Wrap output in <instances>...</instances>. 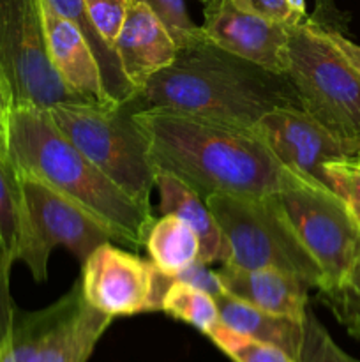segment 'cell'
Returning a JSON list of instances; mask_svg holds the SVG:
<instances>
[{
    "label": "cell",
    "mask_w": 360,
    "mask_h": 362,
    "mask_svg": "<svg viewBox=\"0 0 360 362\" xmlns=\"http://www.w3.org/2000/svg\"><path fill=\"white\" fill-rule=\"evenodd\" d=\"M208 338L233 362H296L277 346L256 341L249 336L226 327L224 324H219Z\"/></svg>",
    "instance_id": "obj_25"
},
{
    "label": "cell",
    "mask_w": 360,
    "mask_h": 362,
    "mask_svg": "<svg viewBox=\"0 0 360 362\" xmlns=\"http://www.w3.org/2000/svg\"><path fill=\"white\" fill-rule=\"evenodd\" d=\"M321 303L352 338L360 341V260L339 285L318 290Z\"/></svg>",
    "instance_id": "obj_24"
},
{
    "label": "cell",
    "mask_w": 360,
    "mask_h": 362,
    "mask_svg": "<svg viewBox=\"0 0 360 362\" xmlns=\"http://www.w3.org/2000/svg\"><path fill=\"white\" fill-rule=\"evenodd\" d=\"M226 293L274 315L304 320L311 286L296 276L275 269H239L224 265L217 271Z\"/></svg>",
    "instance_id": "obj_16"
},
{
    "label": "cell",
    "mask_w": 360,
    "mask_h": 362,
    "mask_svg": "<svg viewBox=\"0 0 360 362\" xmlns=\"http://www.w3.org/2000/svg\"><path fill=\"white\" fill-rule=\"evenodd\" d=\"M277 197L299 239L321 269L323 281L318 290L339 285L360 260V226L342 198L313 182Z\"/></svg>",
    "instance_id": "obj_9"
},
{
    "label": "cell",
    "mask_w": 360,
    "mask_h": 362,
    "mask_svg": "<svg viewBox=\"0 0 360 362\" xmlns=\"http://www.w3.org/2000/svg\"><path fill=\"white\" fill-rule=\"evenodd\" d=\"M355 161H359V163H360V154H359V156H356V159H355Z\"/></svg>",
    "instance_id": "obj_38"
},
{
    "label": "cell",
    "mask_w": 360,
    "mask_h": 362,
    "mask_svg": "<svg viewBox=\"0 0 360 362\" xmlns=\"http://www.w3.org/2000/svg\"><path fill=\"white\" fill-rule=\"evenodd\" d=\"M131 4L133 0H85V7H87L92 25L99 32L102 41L112 49Z\"/></svg>",
    "instance_id": "obj_29"
},
{
    "label": "cell",
    "mask_w": 360,
    "mask_h": 362,
    "mask_svg": "<svg viewBox=\"0 0 360 362\" xmlns=\"http://www.w3.org/2000/svg\"><path fill=\"white\" fill-rule=\"evenodd\" d=\"M201 2H203V6H205V4H212V2H217V0H201Z\"/></svg>",
    "instance_id": "obj_37"
},
{
    "label": "cell",
    "mask_w": 360,
    "mask_h": 362,
    "mask_svg": "<svg viewBox=\"0 0 360 362\" xmlns=\"http://www.w3.org/2000/svg\"><path fill=\"white\" fill-rule=\"evenodd\" d=\"M80 283L85 300L115 318L161 311L169 276L159 272L152 262L108 240L83 262Z\"/></svg>",
    "instance_id": "obj_10"
},
{
    "label": "cell",
    "mask_w": 360,
    "mask_h": 362,
    "mask_svg": "<svg viewBox=\"0 0 360 362\" xmlns=\"http://www.w3.org/2000/svg\"><path fill=\"white\" fill-rule=\"evenodd\" d=\"M292 80L304 112L325 127L352 159L360 154V74L314 18L293 23L286 48Z\"/></svg>",
    "instance_id": "obj_4"
},
{
    "label": "cell",
    "mask_w": 360,
    "mask_h": 362,
    "mask_svg": "<svg viewBox=\"0 0 360 362\" xmlns=\"http://www.w3.org/2000/svg\"><path fill=\"white\" fill-rule=\"evenodd\" d=\"M41 9L49 59L60 78L88 101L113 103L106 95L99 64L80 28L60 16L46 0H41Z\"/></svg>",
    "instance_id": "obj_15"
},
{
    "label": "cell",
    "mask_w": 360,
    "mask_h": 362,
    "mask_svg": "<svg viewBox=\"0 0 360 362\" xmlns=\"http://www.w3.org/2000/svg\"><path fill=\"white\" fill-rule=\"evenodd\" d=\"M134 119L147 134L155 168L175 175L203 200L212 194L267 197L311 182L286 168L253 129L162 108L134 110Z\"/></svg>",
    "instance_id": "obj_1"
},
{
    "label": "cell",
    "mask_w": 360,
    "mask_h": 362,
    "mask_svg": "<svg viewBox=\"0 0 360 362\" xmlns=\"http://www.w3.org/2000/svg\"><path fill=\"white\" fill-rule=\"evenodd\" d=\"M120 67L136 92L175 60V41L164 25L140 0H133L113 42Z\"/></svg>",
    "instance_id": "obj_14"
},
{
    "label": "cell",
    "mask_w": 360,
    "mask_h": 362,
    "mask_svg": "<svg viewBox=\"0 0 360 362\" xmlns=\"http://www.w3.org/2000/svg\"><path fill=\"white\" fill-rule=\"evenodd\" d=\"M173 281L186 283V285L194 286V288L201 290V292L208 293L212 297H217L221 293H224V288L221 285V279H219L217 272L210 271L208 264H205L203 260L196 258L191 265H187L184 271H180L179 274L172 276Z\"/></svg>",
    "instance_id": "obj_30"
},
{
    "label": "cell",
    "mask_w": 360,
    "mask_h": 362,
    "mask_svg": "<svg viewBox=\"0 0 360 362\" xmlns=\"http://www.w3.org/2000/svg\"><path fill=\"white\" fill-rule=\"evenodd\" d=\"M330 189L337 193L360 226V163L355 159H342L325 165Z\"/></svg>",
    "instance_id": "obj_28"
},
{
    "label": "cell",
    "mask_w": 360,
    "mask_h": 362,
    "mask_svg": "<svg viewBox=\"0 0 360 362\" xmlns=\"http://www.w3.org/2000/svg\"><path fill=\"white\" fill-rule=\"evenodd\" d=\"M155 187L159 191V212L175 214L194 230L200 239V260L205 264L222 262L229 257V246L214 214L203 198L169 172L155 168Z\"/></svg>",
    "instance_id": "obj_17"
},
{
    "label": "cell",
    "mask_w": 360,
    "mask_h": 362,
    "mask_svg": "<svg viewBox=\"0 0 360 362\" xmlns=\"http://www.w3.org/2000/svg\"><path fill=\"white\" fill-rule=\"evenodd\" d=\"M253 131L286 168L328 189L325 165L352 159L346 148L304 110H274L261 117Z\"/></svg>",
    "instance_id": "obj_11"
},
{
    "label": "cell",
    "mask_w": 360,
    "mask_h": 362,
    "mask_svg": "<svg viewBox=\"0 0 360 362\" xmlns=\"http://www.w3.org/2000/svg\"><path fill=\"white\" fill-rule=\"evenodd\" d=\"M140 2H143L164 25L179 49L194 45L205 37L201 25L198 27L191 21L186 0H140Z\"/></svg>",
    "instance_id": "obj_26"
},
{
    "label": "cell",
    "mask_w": 360,
    "mask_h": 362,
    "mask_svg": "<svg viewBox=\"0 0 360 362\" xmlns=\"http://www.w3.org/2000/svg\"><path fill=\"white\" fill-rule=\"evenodd\" d=\"M346 362H360V361L355 359V357H352V356H349V354H348V359H346Z\"/></svg>",
    "instance_id": "obj_36"
},
{
    "label": "cell",
    "mask_w": 360,
    "mask_h": 362,
    "mask_svg": "<svg viewBox=\"0 0 360 362\" xmlns=\"http://www.w3.org/2000/svg\"><path fill=\"white\" fill-rule=\"evenodd\" d=\"M23 198V232L18 260L25 262L32 278H48V260L53 247L64 246L80 262L101 244L116 243L115 233L94 212L73 198L59 193L42 180L16 173Z\"/></svg>",
    "instance_id": "obj_8"
},
{
    "label": "cell",
    "mask_w": 360,
    "mask_h": 362,
    "mask_svg": "<svg viewBox=\"0 0 360 362\" xmlns=\"http://www.w3.org/2000/svg\"><path fill=\"white\" fill-rule=\"evenodd\" d=\"M129 103L136 112L172 110L240 129H253L274 110H304L288 74L233 55L207 35L180 48L175 60L155 73Z\"/></svg>",
    "instance_id": "obj_2"
},
{
    "label": "cell",
    "mask_w": 360,
    "mask_h": 362,
    "mask_svg": "<svg viewBox=\"0 0 360 362\" xmlns=\"http://www.w3.org/2000/svg\"><path fill=\"white\" fill-rule=\"evenodd\" d=\"M229 246L224 265L239 269H275L320 288L316 260L296 235L277 193L267 197L212 194L205 200Z\"/></svg>",
    "instance_id": "obj_6"
},
{
    "label": "cell",
    "mask_w": 360,
    "mask_h": 362,
    "mask_svg": "<svg viewBox=\"0 0 360 362\" xmlns=\"http://www.w3.org/2000/svg\"><path fill=\"white\" fill-rule=\"evenodd\" d=\"M55 306L32 313H18L13 331L0 349V362H34L42 338L53 320Z\"/></svg>",
    "instance_id": "obj_23"
},
{
    "label": "cell",
    "mask_w": 360,
    "mask_h": 362,
    "mask_svg": "<svg viewBox=\"0 0 360 362\" xmlns=\"http://www.w3.org/2000/svg\"><path fill=\"white\" fill-rule=\"evenodd\" d=\"M143 246L154 267L169 278L200 258V239L194 230L175 214H164L155 219Z\"/></svg>",
    "instance_id": "obj_19"
},
{
    "label": "cell",
    "mask_w": 360,
    "mask_h": 362,
    "mask_svg": "<svg viewBox=\"0 0 360 362\" xmlns=\"http://www.w3.org/2000/svg\"><path fill=\"white\" fill-rule=\"evenodd\" d=\"M289 7H292V11L295 13V16L299 18V20H304V18L307 16L306 14V0H288Z\"/></svg>",
    "instance_id": "obj_35"
},
{
    "label": "cell",
    "mask_w": 360,
    "mask_h": 362,
    "mask_svg": "<svg viewBox=\"0 0 360 362\" xmlns=\"http://www.w3.org/2000/svg\"><path fill=\"white\" fill-rule=\"evenodd\" d=\"M214 299L221 324L256 341L277 346L299 362L304 339V320L258 310L226 292Z\"/></svg>",
    "instance_id": "obj_18"
},
{
    "label": "cell",
    "mask_w": 360,
    "mask_h": 362,
    "mask_svg": "<svg viewBox=\"0 0 360 362\" xmlns=\"http://www.w3.org/2000/svg\"><path fill=\"white\" fill-rule=\"evenodd\" d=\"M46 2H48L60 16L73 21V23L81 30L83 37L87 39L92 52H94L95 60H97L99 64V69H101L106 95H108L113 103L131 101V99L136 95V88L129 83L127 76L124 74L115 52L102 41L99 32L95 30V27L92 25L87 13V7H85V0H46Z\"/></svg>",
    "instance_id": "obj_20"
},
{
    "label": "cell",
    "mask_w": 360,
    "mask_h": 362,
    "mask_svg": "<svg viewBox=\"0 0 360 362\" xmlns=\"http://www.w3.org/2000/svg\"><path fill=\"white\" fill-rule=\"evenodd\" d=\"M53 122L106 177L143 207H150L155 165L147 134L127 103H80L48 110Z\"/></svg>",
    "instance_id": "obj_5"
},
{
    "label": "cell",
    "mask_w": 360,
    "mask_h": 362,
    "mask_svg": "<svg viewBox=\"0 0 360 362\" xmlns=\"http://www.w3.org/2000/svg\"><path fill=\"white\" fill-rule=\"evenodd\" d=\"M201 28L219 48L258 64L272 73L286 74V48L293 23L272 21L258 14L246 13L232 0L205 4Z\"/></svg>",
    "instance_id": "obj_12"
},
{
    "label": "cell",
    "mask_w": 360,
    "mask_h": 362,
    "mask_svg": "<svg viewBox=\"0 0 360 362\" xmlns=\"http://www.w3.org/2000/svg\"><path fill=\"white\" fill-rule=\"evenodd\" d=\"M161 311L172 318L193 325L205 336L210 334L221 324L214 297L186 283L173 281L172 278L162 296Z\"/></svg>",
    "instance_id": "obj_21"
},
{
    "label": "cell",
    "mask_w": 360,
    "mask_h": 362,
    "mask_svg": "<svg viewBox=\"0 0 360 362\" xmlns=\"http://www.w3.org/2000/svg\"><path fill=\"white\" fill-rule=\"evenodd\" d=\"M23 232V198L13 166L0 163V257L13 267Z\"/></svg>",
    "instance_id": "obj_22"
},
{
    "label": "cell",
    "mask_w": 360,
    "mask_h": 362,
    "mask_svg": "<svg viewBox=\"0 0 360 362\" xmlns=\"http://www.w3.org/2000/svg\"><path fill=\"white\" fill-rule=\"evenodd\" d=\"M13 113L9 92L0 78V163L11 166L9 161V120Z\"/></svg>",
    "instance_id": "obj_33"
},
{
    "label": "cell",
    "mask_w": 360,
    "mask_h": 362,
    "mask_svg": "<svg viewBox=\"0 0 360 362\" xmlns=\"http://www.w3.org/2000/svg\"><path fill=\"white\" fill-rule=\"evenodd\" d=\"M327 30H328V35L332 37V41L337 45V48L344 53V57L349 60V64H352V66L356 69V73L360 74V46L356 45V42H353L352 39L346 37L344 34H341L337 28L327 27Z\"/></svg>",
    "instance_id": "obj_34"
},
{
    "label": "cell",
    "mask_w": 360,
    "mask_h": 362,
    "mask_svg": "<svg viewBox=\"0 0 360 362\" xmlns=\"http://www.w3.org/2000/svg\"><path fill=\"white\" fill-rule=\"evenodd\" d=\"M9 161L94 212L115 233L116 243L138 250L155 221L143 207L106 177L53 122L48 110H13L9 120Z\"/></svg>",
    "instance_id": "obj_3"
},
{
    "label": "cell",
    "mask_w": 360,
    "mask_h": 362,
    "mask_svg": "<svg viewBox=\"0 0 360 362\" xmlns=\"http://www.w3.org/2000/svg\"><path fill=\"white\" fill-rule=\"evenodd\" d=\"M9 274L11 265H7L4 258L0 257V349L11 336L14 318H16V308L11 299Z\"/></svg>",
    "instance_id": "obj_32"
},
{
    "label": "cell",
    "mask_w": 360,
    "mask_h": 362,
    "mask_svg": "<svg viewBox=\"0 0 360 362\" xmlns=\"http://www.w3.org/2000/svg\"><path fill=\"white\" fill-rule=\"evenodd\" d=\"M53 306V320L34 362H87L113 318L85 300L80 281Z\"/></svg>",
    "instance_id": "obj_13"
},
{
    "label": "cell",
    "mask_w": 360,
    "mask_h": 362,
    "mask_svg": "<svg viewBox=\"0 0 360 362\" xmlns=\"http://www.w3.org/2000/svg\"><path fill=\"white\" fill-rule=\"evenodd\" d=\"M0 78L13 110L92 103L60 78L49 59L41 0H0Z\"/></svg>",
    "instance_id": "obj_7"
},
{
    "label": "cell",
    "mask_w": 360,
    "mask_h": 362,
    "mask_svg": "<svg viewBox=\"0 0 360 362\" xmlns=\"http://www.w3.org/2000/svg\"><path fill=\"white\" fill-rule=\"evenodd\" d=\"M348 354L332 339L314 311L307 308L304 317V339L299 362H346Z\"/></svg>",
    "instance_id": "obj_27"
},
{
    "label": "cell",
    "mask_w": 360,
    "mask_h": 362,
    "mask_svg": "<svg viewBox=\"0 0 360 362\" xmlns=\"http://www.w3.org/2000/svg\"><path fill=\"white\" fill-rule=\"evenodd\" d=\"M239 9L246 13L258 14L272 21H282V23H299V18L289 7L288 0H232Z\"/></svg>",
    "instance_id": "obj_31"
}]
</instances>
